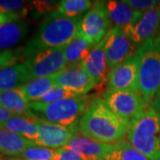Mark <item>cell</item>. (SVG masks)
<instances>
[{
  "instance_id": "cell-1",
  "label": "cell",
  "mask_w": 160,
  "mask_h": 160,
  "mask_svg": "<svg viewBox=\"0 0 160 160\" xmlns=\"http://www.w3.org/2000/svg\"><path fill=\"white\" fill-rule=\"evenodd\" d=\"M128 125L115 115L102 98H94L78 122L81 134L98 142L112 144L126 138Z\"/></svg>"
},
{
  "instance_id": "cell-2",
  "label": "cell",
  "mask_w": 160,
  "mask_h": 160,
  "mask_svg": "<svg viewBox=\"0 0 160 160\" xmlns=\"http://www.w3.org/2000/svg\"><path fill=\"white\" fill-rule=\"evenodd\" d=\"M81 18H68L52 12L40 24L38 33L29 40L23 56L32 52L64 47L79 35Z\"/></svg>"
},
{
  "instance_id": "cell-3",
  "label": "cell",
  "mask_w": 160,
  "mask_h": 160,
  "mask_svg": "<svg viewBox=\"0 0 160 160\" xmlns=\"http://www.w3.org/2000/svg\"><path fill=\"white\" fill-rule=\"evenodd\" d=\"M138 61L137 92L150 105L160 88V34L145 41L135 52Z\"/></svg>"
},
{
  "instance_id": "cell-4",
  "label": "cell",
  "mask_w": 160,
  "mask_h": 160,
  "mask_svg": "<svg viewBox=\"0 0 160 160\" xmlns=\"http://www.w3.org/2000/svg\"><path fill=\"white\" fill-rule=\"evenodd\" d=\"M126 139L149 160H160V114L145 109L128 124Z\"/></svg>"
},
{
  "instance_id": "cell-5",
  "label": "cell",
  "mask_w": 160,
  "mask_h": 160,
  "mask_svg": "<svg viewBox=\"0 0 160 160\" xmlns=\"http://www.w3.org/2000/svg\"><path fill=\"white\" fill-rule=\"evenodd\" d=\"M91 102V97L82 95L49 104L35 102L29 103V109L41 119L64 126H73L78 125Z\"/></svg>"
},
{
  "instance_id": "cell-6",
  "label": "cell",
  "mask_w": 160,
  "mask_h": 160,
  "mask_svg": "<svg viewBox=\"0 0 160 160\" xmlns=\"http://www.w3.org/2000/svg\"><path fill=\"white\" fill-rule=\"evenodd\" d=\"M102 96L108 108L127 125L150 107L136 92L107 89Z\"/></svg>"
},
{
  "instance_id": "cell-7",
  "label": "cell",
  "mask_w": 160,
  "mask_h": 160,
  "mask_svg": "<svg viewBox=\"0 0 160 160\" xmlns=\"http://www.w3.org/2000/svg\"><path fill=\"white\" fill-rule=\"evenodd\" d=\"M65 47V46H64ZM64 47L32 52L24 55L31 80L50 77L67 67Z\"/></svg>"
},
{
  "instance_id": "cell-8",
  "label": "cell",
  "mask_w": 160,
  "mask_h": 160,
  "mask_svg": "<svg viewBox=\"0 0 160 160\" xmlns=\"http://www.w3.org/2000/svg\"><path fill=\"white\" fill-rule=\"evenodd\" d=\"M110 29L106 3L93 2L92 8L80 19L79 36L94 46L102 42Z\"/></svg>"
},
{
  "instance_id": "cell-9",
  "label": "cell",
  "mask_w": 160,
  "mask_h": 160,
  "mask_svg": "<svg viewBox=\"0 0 160 160\" xmlns=\"http://www.w3.org/2000/svg\"><path fill=\"white\" fill-rule=\"evenodd\" d=\"M102 42L109 70L134 55L137 51L129 36L117 27L109 29Z\"/></svg>"
},
{
  "instance_id": "cell-10",
  "label": "cell",
  "mask_w": 160,
  "mask_h": 160,
  "mask_svg": "<svg viewBox=\"0 0 160 160\" xmlns=\"http://www.w3.org/2000/svg\"><path fill=\"white\" fill-rule=\"evenodd\" d=\"M78 132V125L64 126L38 118V138L35 144L53 149L64 148Z\"/></svg>"
},
{
  "instance_id": "cell-11",
  "label": "cell",
  "mask_w": 160,
  "mask_h": 160,
  "mask_svg": "<svg viewBox=\"0 0 160 160\" xmlns=\"http://www.w3.org/2000/svg\"><path fill=\"white\" fill-rule=\"evenodd\" d=\"M55 86L62 87L78 95H86L87 92L96 88L97 85L88 73L82 68L81 63L67 66L60 72L53 75Z\"/></svg>"
},
{
  "instance_id": "cell-12",
  "label": "cell",
  "mask_w": 160,
  "mask_h": 160,
  "mask_svg": "<svg viewBox=\"0 0 160 160\" xmlns=\"http://www.w3.org/2000/svg\"><path fill=\"white\" fill-rule=\"evenodd\" d=\"M138 61L134 53L124 62L114 67L108 74V89L137 92Z\"/></svg>"
},
{
  "instance_id": "cell-13",
  "label": "cell",
  "mask_w": 160,
  "mask_h": 160,
  "mask_svg": "<svg viewBox=\"0 0 160 160\" xmlns=\"http://www.w3.org/2000/svg\"><path fill=\"white\" fill-rule=\"evenodd\" d=\"M160 25V5L144 12L142 16L132 27L123 29L129 36L132 42L137 46L158 34L157 30Z\"/></svg>"
},
{
  "instance_id": "cell-14",
  "label": "cell",
  "mask_w": 160,
  "mask_h": 160,
  "mask_svg": "<svg viewBox=\"0 0 160 160\" xmlns=\"http://www.w3.org/2000/svg\"><path fill=\"white\" fill-rule=\"evenodd\" d=\"M81 66L95 81L97 87L107 84L109 62L104 51L102 41L92 48L88 56L81 62Z\"/></svg>"
},
{
  "instance_id": "cell-15",
  "label": "cell",
  "mask_w": 160,
  "mask_h": 160,
  "mask_svg": "<svg viewBox=\"0 0 160 160\" xmlns=\"http://www.w3.org/2000/svg\"><path fill=\"white\" fill-rule=\"evenodd\" d=\"M66 147L74 150L84 160H99L103 159L111 148V144L98 142L78 132L70 139Z\"/></svg>"
},
{
  "instance_id": "cell-16",
  "label": "cell",
  "mask_w": 160,
  "mask_h": 160,
  "mask_svg": "<svg viewBox=\"0 0 160 160\" xmlns=\"http://www.w3.org/2000/svg\"><path fill=\"white\" fill-rule=\"evenodd\" d=\"M110 23L114 27L121 29H126L132 27L142 16V12L133 10L125 1H108L106 2Z\"/></svg>"
},
{
  "instance_id": "cell-17",
  "label": "cell",
  "mask_w": 160,
  "mask_h": 160,
  "mask_svg": "<svg viewBox=\"0 0 160 160\" xmlns=\"http://www.w3.org/2000/svg\"><path fill=\"white\" fill-rule=\"evenodd\" d=\"M0 128L35 143L38 138V118L32 112L29 115H14L2 124Z\"/></svg>"
},
{
  "instance_id": "cell-18",
  "label": "cell",
  "mask_w": 160,
  "mask_h": 160,
  "mask_svg": "<svg viewBox=\"0 0 160 160\" xmlns=\"http://www.w3.org/2000/svg\"><path fill=\"white\" fill-rule=\"evenodd\" d=\"M29 81L31 78L25 63L0 69V92L17 89Z\"/></svg>"
},
{
  "instance_id": "cell-19",
  "label": "cell",
  "mask_w": 160,
  "mask_h": 160,
  "mask_svg": "<svg viewBox=\"0 0 160 160\" xmlns=\"http://www.w3.org/2000/svg\"><path fill=\"white\" fill-rule=\"evenodd\" d=\"M34 145L33 142L0 128V155L16 158L25 149Z\"/></svg>"
},
{
  "instance_id": "cell-20",
  "label": "cell",
  "mask_w": 160,
  "mask_h": 160,
  "mask_svg": "<svg viewBox=\"0 0 160 160\" xmlns=\"http://www.w3.org/2000/svg\"><path fill=\"white\" fill-rule=\"evenodd\" d=\"M28 33V25L22 22L6 23L0 26V49L18 45Z\"/></svg>"
},
{
  "instance_id": "cell-21",
  "label": "cell",
  "mask_w": 160,
  "mask_h": 160,
  "mask_svg": "<svg viewBox=\"0 0 160 160\" xmlns=\"http://www.w3.org/2000/svg\"><path fill=\"white\" fill-rule=\"evenodd\" d=\"M53 86H55V82L52 75L50 77L31 80L20 86L18 89L22 92L27 102L31 103L39 101Z\"/></svg>"
},
{
  "instance_id": "cell-22",
  "label": "cell",
  "mask_w": 160,
  "mask_h": 160,
  "mask_svg": "<svg viewBox=\"0 0 160 160\" xmlns=\"http://www.w3.org/2000/svg\"><path fill=\"white\" fill-rule=\"evenodd\" d=\"M0 107L14 115H29L31 113L29 103L19 89L0 92Z\"/></svg>"
},
{
  "instance_id": "cell-23",
  "label": "cell",
  "mask_w": 160,
  "mask_h": 160,
  "mask_svg": "<svg viewBox=\"0 0 160 160\" xmlns=\"http://www.w3.org/2000/svg\"><path fill=\"white\" fill-rule=\"evenodd\" d=\"M92 47L93 46H92L85 38L78 35L64 47V56L67 66L80 64L88 56Z\"/></svg>"
},
{
  "instance_id": "cell-24",
  "label": "cell",
  "mask_w": 160,
  "mask_h": 160,
  "mask_svg": "<svg viewBox=\"0 0 160 160\" xmlns=\"http://www.w3.org/2000/svg\"><path fill=\"white\" fill-rule=\"evenodd\" d=\"M104 160H149L134 149L126 140L111 144V148L104 156Z\"/></svg>"
},
{
  "instance_id": "cell-25",
  "label": "cell",
  "mask_w": 160,
  "mask_h": 160,
  "mask_svg": "<svg viewBox=\"0 0 160 160\" xmlns=\"http://www.w3.org/2000/svg\"><path fill=\"white\" fill-rule=\"evenodd\" d=\"M90 0H62L60 1L58 12L68 18H78L83 12L91 9Z\"/></svg>"
},
{
  "instance_id": "cell-26",
  "label": "cell",
  "mask_w": 160,
  "mask_h": 160,
  "mask_svg": "<svg viewBox=\"0 0 160 160\" xmlns=\"http://www.w3.org/2000/svg\"><path fill=\"white\" fill-rule=\"evenodd\" d=\"M15 160H58L59 153L57 149H49L34 145L23 151Z\"/></svg>"
},
{
  "instance_id": "cell-27",
  "label": "cell",
  "mask_w": 160,
  "mask_h": 160,
  "mask_svg": "<svg viewBox=\"0 0 160 160\" xmlns=\"http://www.w3.org/2000/svg\"><path fill=\"white\" fill-rule=\"evenodd\" d=\"M78 96H80V95H78L77 93L72 92L68 91V90L64 89L62 87L55 86H53L48 92H46V94L41 98L39 101H38L37 102L43 103V104H49V103L61 101V100L68 99V98L78 97Z\"/></svg>"
},
{
  "instance_id": "cell-28",
  "label": "cell",
  "mask_w": 160,
  "mask_h": 160,
  "mask_svg": "<svg viewBox=\"0 0 160 160\" xmlns=\"http://www.w3.org/2000/svg\"><path fill=\"white\" fill-rule=\"evenodd\" d=\"M30 4L22 0H0L1 13H19V12H27L26 7Z\"/></svg>"
},
{
  "instance_id": "cell-29",
  "label": "cell",
  "mask_w": 160,
  "mask_h": 160,
  "mask_svg": "<svg viewBox=\"0 0 160 160\" xmlns=\"http://www.w3.org/2000/svg\"><path fill=\"white\" fill-rule=\"evenodd\" d=\"M21 57H24L22 51L18 52L8 49L0 52V69L18 64Z\"/></svg>"
},
{
  "instance_id": "cell-30",
  "label": "cell",
  "mask_w": 160,
  "mask_h": 160,
  "mask_svg": "<svg viewBox=\"0 0 160 160\" xmlns=\"http://www.w3.org/2000/svg\"><path fill=\"white\" fill-rule=\"evenodd\" d=\"M35 10L40 14L51 13L58 11L60 1H50V0H35L31 2Z\"/></svg>"
},
{
  "instance_id": "cell-31",
  "label": "cell",
  "mask_w": 160,
  "mask_h": 160,
  "mask_svg": "<svg viewBox=\"0 0 160 160\" xmlns=\"http://www.w3.org/2000/svg\"><path fill=\"white\" fill-rule=\"evenodd\" d=\"M125 2L133 10L142 12L160 5V1L157 0H126Z\"/></svg>"
},
{
  "instance_id": "cell-32",
  "label": "cell",
  "mask_w": 160,
  "mask_h": 160,
  "mask_svg": "<svg viewBox=\"0 0 160 160\" xmlns=\"http://www.w3.org/2000/svg\"><path fill=\"white\" fill-rule=\"evenodd\" d=\"M57 150L59 153L58 160H84L77 152L67 147L58 149Z\"/></svg>"
},
{
  "instance_id": "cell-33",
  "label": "cell",
  "mask_w": 160,
  "mask_h": 160,
  "mask_svg": "<svg viewBox=\"0 0 160 160\" xmlns=\"http://www.w3.org/2000/svg\"><path fill=\"white\" fill-rule=\"evenodd\" d=\"M22 16V13H1L0 12V26L6 23L14 22H18L21 17Z\"/></svg>"
},
{
  "instance_id": "cell-34",
  "label": "cell",
  "mask_w": 160,
  "mask_h": 160,
  "mask_svg": "<svg viewBox=\"0 0 160 160\" xmlns=\"http://www.w3.org/2000/svg\"><path fill=\"white\" fill-rule=\"evenodd\" d=\"M13 116H14L13 113H12L9 110L3 109V108L0 107V126L2 124H4L9 118H11L12 117H13Z\"/></svg>"
},
{
  "instance_id": "cell-35",
  "label": "cell",
  "mask_w": 160,
  "mask_h": 160,
  "mask_svg": "<svg viewBox=\"0 0 160 160\" xmlns=\"http://www.w3.org/2000/svg\"><path fill=\"white\" fill-rule=\"evenodd\" d=\"M150 107L154 109L155 111H157L158 114H160V88L157 92V94L155 95L154 99L150 104Z\"/></svg>"
},
{
  "instance_id": "cell-36",
  "label": "cell",
  "mask_w": 160,
  "mask_h": 160,
  "mask_svg": "<svg viewBox=\"0 0 160 160\" xmlns=\"http://www.w3.org/2000/svg\"><path fill=\"white\" fill-rule=\"evenodd\" d=\"M0 160H4V159H3V158L1 157V155H0Z\"/></svg>"
},
{
  "instance_id": "cell-37",
  "label": "cell",
  "mask_w": 160,
  "mask_h": 160,
  "mask_svg": "<svg viewBox=\"0 0 160 160\" xmlns=\"http://www.w3.org/2000/svg\"><path fill=\"white\" fill-rule=\"evenodd\" d=\"M9 160H15V159H12V158H11V159H9Z\"/></svg>"
},
{
  "instance_id": "cell-38",
  "label": "cell",
  "mask_w": 160,
  "mask_h": 160,
  "mask_svg": "<svg viewBox=\"0 0 160 160\" xmlns=\"http://www.w3.org/2000/svg\"><path fill=\"white\" fill-rule=\"evenodd\" d=\"M99 160H104V159H99Z\"/></svg>"
}]
</instances>
